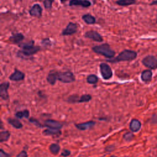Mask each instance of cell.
<instances>
[{
	"instance_id": "6da1fadb",
	"label": "cell",
	"mask_w": 157,
	"mask_h": 157,
	"mask_svg": "<svg viewBox=\"0 0 157 157\" xmlns=\"http://www.w3.org/2000/svg\"><path fill=\"white\" fill-rule=\"evenodd\" d=\"M18 47L21 48V50L17 51L16 55L17 57L23 59H29L41 49L40 47L34 45V41L33 40L26 42H21L18 44Z\"/></svg>"
},
{
	"instance_id": "7a4b0ae2",
	"label": "cell",
	"mask_w": 157,
	"mask_h": 157,
	"mask_svg": "<svg viewBox=\"0 0 157 157\" xmlns=\"http://www.w3.org/2000/svg\"><path fill=\"white\" fill-rule=\"evenodd\" d=\"M137 56V53L132 50L125 49L121 51L117 56L111 59H107L106 61L111 63H116L121 61H131Z\"/></svg>"
},
{
	"instance_id": "3957f363",
	"label": "cell",
	"mask_w": 157,
	"mask_h": 157,
	"mask_svg": "<svg viewBox=\"0 0 157 157\" xmlns=\"http://www.w3.org/2000/svg\"><path fill=\"white\" fill-rule=\"evenodd\" d=\"M93 52L101 55L107 59H111L115 57V52L111 48L110 45L107 43H103L97 45L91 48Z\"/></svg>"
},
{
	"instance_id": "277c9868",
	"label": "cell",
	"mask_w": 157,
	"mask_h": 157,
	"mask_svg": "<svg viewBox=\"0 0 157 157\" xmlns=\"http://www.w3.org/2000/svg\"><path fill=\"white\" fill-rule=\"evenodd\" d=\"M58 80L62 83H69L75 81V77L73 72L70 71L64 72L58 71Z\"/></svg>"
},
{
	"instance_id": "5b68a950",
	"label": "cell",
	"mask_w": 157,
	"mask_h": 157,
	"mask_svg": "<svg viewBox=\"0 0 157 157\" xmlns=\"http://www.w3.org/2000/svg\"><path fill=\"white\" fill-rule=\"evenodd\" d=\"M99 71L102 77L105 80L110 79L113 76V72L111 67L105 63H101L99 64Z\"/></svg>"
},
{
	"instance_id": "8992f818",
	"label": "cell",
	"mask_w": 157,
	"mask_h": 157,
	"mask_svg": "<svg viewBox=\"0 0 157 157\" xmlns=\"http://www.w3.org/2000/svg\"><path fill=\"white\" fill-rule=\"evenodd\" d=\"M142 63L150 69H157V58L153 55H147L142 60Z\"/></svg>"
},
{
	"instance_id": "52a82bcc",
	"label": "cell",
	"mask_w": 157,
	"mask_h": 157,
	"mask_svg": "<svg viewBox=\"0 0 157 157\" xmlns=\"http://www.w3.org/2000/svg\"><path fill=\"white\" fill-rule=\"evenodd\" d=\"M78 30V25L75 23H73L72 21L69 22L65 28H64L61 33V35L63 36H71L77 32Z\"/></svg>"
},
{
	"instance_id": "ba28073f",
	"label": "cell",
	"mask_w": 157,
	"mask_h": 157,
	"mask_svg": "<svg viewBox=\"0 0 157 157\" xmlns=\"http://www.w3.org/2000/svg\"><path fill=\"white\" fill-rule=\"evenodd\" d=\"M84 36L86 38L90 39L98 42H101L104 40L102 36L98 32L94 30H90L86 31L84 34Z\"/></svg>"
},
{
	"instance_id": "9c48e42d",
	"label": "cell",
	"mask_w": 157,
	"mask_h": 157,
	"mask_svg": "<svg viewBox=\"0 0 157 157\" xmlns=\"http://www.w3.org/2000/svg\"><path fill=\"white\" fill-rule=\"evenodd\" d=\"M29 13L31 17L40 18L42 15V8L39 4H34L29 10Z\"/></svg>"
},
{
	"instance_id": "30bf717a",
	"label": "cell",
	"mask_w": 157,
	"mask_h": 157,
	"mask_svg": "<svg viewBox=\"0 0 157 157\" xmlns=\"http://www.w3.org/2000/svg\"><path fill=\"white\" fill-rule=\"evenodd\" d=\"M9 86L10 83L9 82H2L0 84V96L3 100H8L9 98V95L7 91Z\"/></svg>"
},
{
	"instance_id": "8fae6325",
	"label": "cell",
	"mask_w": 157,
	"mask_h": 157,
	"mask_svg": "<svg viewBox=\"0 0 157 157\" xmlns=\"http://www.w3.org/2000/svg\"><path fill=\"white\" fill-rule=\"evenodd\" d=\"M25 73H23L22 71L17 69H15L13 72L9 75V78L11 81L19 82V81L23 80L25 79Z\"/></svg>"
},
{
	"instance_id": "7c38bea8",
	"label": "cell",
	"mask_w": 157,
	"mask_h": 157,
	"mask_svg": "<svg viewBox=\"0 0 157 157\" xmlns=\"http://www.w3.org/2000/svg\"><path fill=\"white\" fill-rule=\"evenodd\" d=\"M25 36L21 33H16L12 34L9 37V40L11 44H20L24 40Z\"/></svg>"
},
{
	"instance_id": "4fadbf2b",
	"label": "cell",
	"mask_w": 157,
	"mask_h": 157,
	"mask_svg": "<svg viewBox=\"0 0 157 157\" xmlns=\"http://www.w3.org/2000/svg\"><path fill=\"white\" fill-rule=\"evenodd\" d=\"M69 6H82V7L88 8L91 6V2L89 0H70Z\"/></svg>"
},
{
	"instance_id": "5bb4252c",
	"label": "cell",
	"mask_w": 157,
	"mask_h": 157,
	"mask_svg": "<svg viewBox=\"0 0 157 157\" xmlns=\"http://www.w3.org/2000/svg\"><path fill=\"white\" fill-rule=\"evenodd\" d=\"M44 124L47 128L50 129H60L63 126V124L61 123L58 121H56L54 120H50V119L46 120L44 122Z\"/></svg>"
},
{
	"instance_id": "9a60e30c",
	"label": "cell",
	"mask_w": 157,
	"mask_h": 157,
	"mask_svg": "<svg viewBox=\"0 0 157 157\" xmlns=\"http://www.w3.org/2000/svg\"><path fill=\"white\" fill-rule=\"evenodd\" d=\"M58 71L55 69L50 70L46 78L47 82L52 85H54L56 83V80H58Z\"/></svg>"
},
{
	"instance_id": "2e32d148",
	"label": "cell",
	"mask_w": 157,
	"mask_h": 157,
	"mask_svg": "<svg viewBox=\"0 0 157 157\" xmlns=\"http://www.w3.org/2000/svg\"><path fill=\"white\" fill-rule=\"evenodd\" d=\"M153 73L150 69H146L142 72L140 78L144 82H149L152 79Z\"/></svg>"
},
{
	"instance_id": "e0dca14e",
	"label": "cell",
	"mask_w": 157,
	"mask_h": 157,
	"mask_svg": "<svg viewBox=\"0 0 157 157\" xmlns=\"http://www.w3.org/2000/svg\"><path fill=\"white\" fill-rule=\"evenodd\" d=\"M140 128H141V123L139 120L136 118H134L131 121L129 124V129L132 132H137L140 130Z\"/></svg>"
},
{
	"instance_id": "ac0fdd59",
	"label": "cell",
	"mask_w": 157,
	"mask_h": 157,
	"mask_svg": "<svg viewBox=\"0 0 157 157\" xmlns=\"http://www.w3.org/2000/svg\"><path fill=\"white\" fill-rule=\"evenodd\" d=\"M95 124V122L93 121H89L85 123H81L78 124H75L76 128L80 130H86L93 127Z\"/></svg>"
},
{
	"instance_id": "d6986e66",
	"label": "cell",
	"mask_w": 157,
	"mask_h": 157,
	"mask_svg": "<svg viewBox=\"0 0 157 157\" xmlns=\"http://www.w3.org/2000/svg\"><path fill=\"white\" fill-rule=\"evenodd\" d=\"M82 19L88 25H93L96 23V18L94 16L90 13L84 14L82 17Z\"/></svg>"
},
{
	"instance_id": "ffe728a7",
	"label": "cell",
	"mask_w": 157,
	"mask_h": 157,
	"mask_svg": "<svg viewBox=\"0 0 157 157\" xmlns=\"http://www.w3.org/2000/svg\"><path fill=\"white\" fill-rule=\"evenodd\" d=\"M7 121L9 124H10L12 126H13L16 129H20L23 126L22 123L18 119H16V118H9L7 119Z\"/></svg>"
},
{
	"instance_id": "44dd1931",
	"label": "cell",
	"mask_w": 157,
	"mask_h": 157,
	"mask_svg": "<svg viewBox=\"0 0 157 157\" xmlns=\"http://www.w3.org/2000/svg\"><path fill=\"white\" fill-rule=\"evenodd\" d=\"M115 3L120 6L125 7L136 4V0H117Z\"/></svg>"
},
{
	"instance_id": "7402d4cb",
	"label": "cell",
	"mask_w": 157,
	"mask_h": 157,
	"mask_svg": "<svg viewBox=\"0 0 157 157\" xmlns=\"http://www.w3.org/2000/svg\"><path fill=\"white\" fill-rule=\"evenodd\" d=\"M43 134L45 135L50 136H59L61 134V132L59 129H47L43 131Z\"/></svg>"
},
{
	"instance_id": "603a6c76",
	"label": "cell",
	"mask_w": 157,
	"mask_h": 157,
	"mask_svg": "<svg viewBox=\"0 0 157 157\" xmlns=\"http://www.w3.org/2000/svg\"><path fill=\"white\" fill-rule=\"evenodd\" d=\"M99 78L96 74H90L86 77V82L89 84L95 85L98 82Z\"/></svg>"
},
{
	"instance_id": "cb8c5ba5",
	"label": "cell",
	"mask_w": 157,
	"mask_h": 157,
	"mask_svg": "<svg viewBox=\"0 0 157 157\" xmlns=\"http://www.w3.org/2000/svg\"><path fill=\"white\" fill-rule=\"evenodd\" d=\"M10 136V132L8 131H3L0 132V142H3L7 141Z\"/></svg>"
},
{
	"instance_id": "d4e9b609",
	"label": "cell",
	"mask_w": 157,
	"mask_h": 157,
	"mask_svg": "<svg viewBox=\"0 0 157 157\" xmlns=\"http://www.w3.org/2000/svg\"><path fill=\"white\" fill-rule=\"evenodd\" d=\"M29 115V112L27 109H25L21 111H18L15 113V116L18 118H22L23 117L28 118Z\"/></svg>"
},
{
	"instance_id": "484cf974",
	"label": "cell",
	"mask_w": 157,
	"mask_h": 157,
	"mask_svg": "<svg viewBox=\"0 0 157 157\" xmlns=\"http://www.w3.org/2000/svg\"><path fill=\"white\" fill-rule=\"evenodd\" d=\"M49 150L50 152L53 155H57L60 150V147L58 144H52L49 147Z\"/></svg>"
},
{
	"instance_id": "4316f807",
	"label": "cell",
	"mask_w": 157,
	"mask_h": 157,
	"mask_svg": "<svg viewBox=\"0 0 157 157\" xmlns=\"http://www.w3.org/2000/svg\"><path fill=\"white\" fill-rule=\"evenodd\" d=\"M91 99H92V97L90 94H84L80 96L78 103L89 102L90 101H91Z\"/></svg>"
},
{
	"instance_id": "83f0119b",
	"label": "cell",
	"mask_w": 157,
	"mask_h": 157,
	"mask_svg": "<svg viewBox=\"0 0 157 157\" xmlns=\"http://www.w3.org/2000/svg\"><path fill=\"white\" fill-rule=\"evenodd\" d=\"M80 96H78L77 94H72L69 96L67 99V101L69 103H78Z\"/></svg>"
},
{
	"instance_id": "f1b7e54d",
	"label": "cell",
	"mask_w": 157,
	"mask_h": 157,
	"mask_svg": "<svg viewBox=\"0 0 157 157\" xmlns=\"http://www.w3.org/2000/svg\"><path fill=\"white\" fill-rule=\"evenodd\" d=\"M134 136L133 133L131 132H126L123 136V138L124 139V140H125L127 142L131 141L134 139Z\"/></svg>"
},
{
	"instance_id": "f546056e",
	"label": "cell",
	"mask_w": 157,
	"mask_h": 157,
	"mask_svg": "<svg viewBox=\"0 0 157 157\" xmlns=\"http://www.w3.org/2000/svg\"><path fill=\"white\" fill-rule=\"evenodd\" d=\"M41 45L43 47H50L52 45V41L51 40L48 38V37H46V38H44L41 40Z\"/></svg>"
},
{
	"instance_id": "4dcf8cb0",
	"label": "cell",
	"mask_w": 157,
	"mask_h": 157,
	"mask_svg": "<svg viewBox=\"0 0 157 157\" xmlns=\"http://www.w3.org/2000/svg\"><path fill=\"white\" fill-rule=\"evenodd\" d=\"M54 0H44L43 4L45 9H50L52 7V4Z\"/></svg>"
},
{
	"instance_id": "1f68e13d",
	"label": "cell",
	"mask_w": 157,
	"mask_h": 157,
	"mask_svg": "<svg viewBox=\"0 0 157 157\" xmlns=\"http://www.w3.org/2000/svg\"><path fill=\"white\" fill-rule=\"evenodd\" d=\"M150 122L153 124H157V113H155L151 115Z\"/></svg>"
},
{
	"instance_id": "d6a6232c",
	"label": "cell",
	"mask_w": 157,
	"mask_h": 157,
	"mask_svg": "<svg viewBox=\"0 0 157 157\" xmlns=\"http://www.w3.org/2000/svg\"><path fill=\"white\" fill-rule=\"evenodd\" d=\"M29 121H30L31 122H32L33 124H34L35 125H36L37 126H39V127H41V126H42V125L40 124V123L39 122V121H38L37 120L34 118H30V119H29Z\"/></svg>"
},
{
	"instance_id": "836d02e7",
	"label": "cell",
	"mask_w": 157,
	"mask_h": 157,
	"mask_svg": "<svg viewBox=\"0 0 157 157\" xmlns=\"http://www.w3.org/2000/svg\"><path fill=\"white\" fill-rule=\"evenodd\" d=\"M71 154V151L67 149H64L63 150V151L61 152V155L64 156V157H66V156H68L69 155H70Z\"/></svg>"
},
{
	"instance_id": "e575fe53",
	"label": "cell",
	"mask_w": 157,
	"mask_h": 157,
	"mask_svg": "<svg viewBox=\"0 0 157 157\" xmlns=\"http://www.w3.org/2000/svg\"><path fill=\"white\" fill-rule=\"evenodd\" d=\"M0 157H10V155L5 152L2 149L0 150Z\"/></svg>"
},
{
	"instance_id": "d590c367",
	"label": "cell",
	"mask_w": 157,
	"mask_h": 157,
	"mask_svg": "<svg viewBox=\"0 0 157 157\" xmlns=\"http://www.w3.org/2000/svg\"><path fill=\"white\" fill-rule=\"evenodd\" d=\"M17 157H28V155L26 151L23 150L17 156Z\"/></svg>"
},
{
	"instance_id": "8d00e7d4",
	"label": "cell",
	"mask_w": 157,
	"mask_h": 157,
	"mask_svg": "<svg viewBox=\"0 0 157 157\" xmlns=\"http://www.w3.org/2000/svg\"><path fill=\"white\" fill-rule=\"evenodd\" d=\"M150 5H151V6H153V5H156V6H157V0L153 1L150 3Z\"/></svg>"
},
{
	"instance_id": "74e56055",
	"label": "cell",
	"mask_w": 157,
	"mask_h": 157,
	"mask_svg": "<svg viewBox=\"0 0 157 157\" xmlns=\"http://www.w3.org/2000/svg\"><path fill=\"white\" fill-rule=\"evenodd\" d=\"M60 1V2H61V3H62V4H64V3H65L67 1H69V0H59Z\"/></svg>"
},
{
	"instance_id": "f35d334b",
	"label": "cell",
	"mask_w": 157,
	"mask_h": 157,
	"mask_svg": "<svg viewBox=\"0 0 157 157\" xmlns=\"http://www.w3.org/2000/svg\"><path fill=\"white\" fill-rule=\"evenodd\" d=\"M110 157H116L115 156H114V155H113V156H110Z\"/></svg>"
},
{
	"instance_id": "ab89813d",
	"label": "cell",
	"mask_w": 157,
	"mask_h": 157,
	"mask_svg": "<svg viewBox=\"0 0 157 157\" xmlns=\"http://www.w3.org/2000/svg\"><path fill=\"white\" fill-rule=\"evenodd\" d=\"M156 23H157V16H156Z\"/></svg>"
}]
</instances>
